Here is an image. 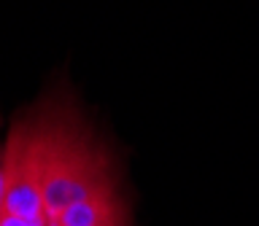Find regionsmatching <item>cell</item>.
<instances>
[{"label": "cell", "instance_id": "obj_5", "mask_svg": "<svg viewBox=\"0 0 259 226\" xmlns=\"http://www.w3.org/2000/svg\"><path fill=\"white\" fill-rule=\"evenodd\" d=\"M0 226H32V223L24 221V218H19V215H8V213L0 210Z\"/></svg>", "mask_w": 259, "mask_h": 226}, {"label": "cell", "instance_id": "obj_4", "mask_svg": "<svg viewBox=\"0 0 259 226\" xmlns=\"http://www.w3.org/2000/svg\"><path fill=\"white\" fill-rule=\"evenodd\" d=\"M97 226H133V207L121 210V213L111 215V218H105V221L97 223Z\"/></svg>", "mask_w": 259, "mask_h": 226}, {"label": "cell", "instance_id": "obj_3", "mask_svg": "<svg viewBox=\"0 0 259 226\" xmlns=\"http://www.w3.org/2000/svg\"><path fill=\"white\" fill-rule=\"evenodd\" d=\"M127 207H130V199H127L124 189H121V183H116V186H108V189H100L84 199L73 202L54 226H97L105 218L116 215Z\"/></svg>", "mask_w": 259, "mask_h": 226}, {"label": "cell", "instance_id": "obj_6", "mask_svg": "<svg viewBox=\"0 0 259 226\" xmlns=\"http://www.w3.org/2000/svg\"><path fill=\"white\" fill-rule=\"evenodd\" d=\"M0 156H3V148H0ZM0 210H3V170H0Z\"/></svg>", "mask_w": 259, "mask_h": 226}, {"label": "cell", "instance_id": "obj_2", "mask_svg": "<svg viewBox=\"0 0 259 226\" xmlns=\"http://www.w3.org/2000/svg\"><path fill=\"white\" fill-rule=\"evenodd\" d=\"M3 213L46 226L44 213V119L38 102L14 119L3 156Z\"/></svg>", "mask_w": 259, "mask_h": 226}, {"label": "cell", "instance_id": "obj_1", "mask_svg": "<svg viewBox=\"0 0 259 226\" xmlns=\"http://www.w3.org/2000/svg\"><path fill=\"white\" fill-rule=\"evenodd\" d=\"M44 119V213L54 226L73 202L121 183L116 156L68 92H52L38 100Z\"/></svg>", "mask_w": 259, "mask_h": 226}]
</instances>
